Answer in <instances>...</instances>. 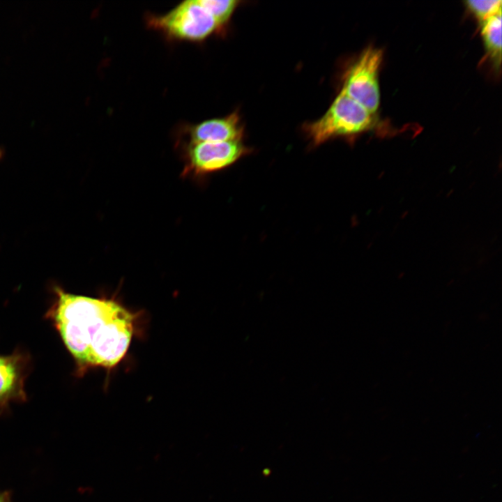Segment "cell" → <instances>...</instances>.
<instances>
[{
    "mask_svg": "<svg viewBox=\"0 0 502 502\" xmlns=\"http://www.w3.org/2000/svg\"><path fill=\"white\" fill-rule=\"evenodd\" d=\"M56 291V325L77 362L106 368L119 364L130 344L135 314L113 299Z\"/></svg>",
    "mask_w": 502,
    "mask_h": 502,
    "instance_id": "cell-1",
    "label": "cell"
},
{
    "mask_svg": "<svg viewBox=\"0 0 502 502\" xmlns=\"http://www.w3.org/2000/svg\"><path fill=\"white\" fill-rule=\"evenodd\" d=\"M375 114L341 90L328 109L319 119L303 127L314 145L332 138L360 134L372 128Z\"/></svg>",
    "mask_w": 502,
    "mask_h": 502,
    "instance_id": "cell-2",
    "label": "cell"
},
{
    "mask_svg": "<svg viewBox=\"0 0 502 502\" xmlns=\"http://www.w3.org/2000/svg\"><path fill=\"white\" fill-rule=\"evenodd\" d=\"M147 27L176 41L201 42L222 29L198 0H187L162 15L148 14Z\"/></svg>",
    "mask_w": 502,
    "mask_h": 502,
    "instance_id": "cell-3",
    "label": "cell"
},
{
    "mask_svg": "<svg viewBox=\"0 0 502 502\" xmlns=\"http://www.w3.org/2000/svg\"><path fill=\"white\" fill-rule=\"evenodd\" d=\"M383 52L367 47L349 68L344 77L342 90L372 114L380 104L379 74Z\"/></svg>",
    "mask_w": 502,
    "mask_h": 502,
    "instance_id": "cell-4",
    "label": "cell"
},
{
    "mask_svg": "<svg viewBox=\"0 0 502 502\" xmlns=\"http://www.w3.org/2000/svg\"><path fill=\"white\" fill-rule=\"evenodd\" d=\"M183 174L203 175L225 169L250 152L241 141L184 144Z\"/></svg>",
    "mask_w": 502,
    "mask_h": 502,
    "instance_id": "cell-5",
    "label": "cell"
},
{
    "mask_svg": "<svg viewBox=\"0 0 502 502\" xmlns=\"http://www.w3.org/2000/svg\"><path fill=\"white\" fill-rule=\"evenodd\" d=\"M181 133L185 137L186 144L241 141L243 127L238 113L234 112L222 118L185 126Z\"/></svg>",
    "mask_w": 502,
    "mask_h": 502,
    "instance_id": "cell-6",
    "label": "cell"
},
{
    "mask_svg": "<svg viewBox=\"0 0 502 502\" xmlns=\"http://www.w3.org/2000/svg\"><path fill=\"white\" fill-rule=\"evenodd\" d=\"M485 50L496 68L501 63V12L481 23Z\"/></svg>",
    "mask_w": 502,
    "mask_h": 502,
    "instance_id": "cell-7",
    "label": "cell"
},
{
    "mask_svg": "<svg viewBox=\"0 0 502 502\" xmlns=\"http://www.w3.org/2000/svg\"><path fill=\"white\" fill-rule=\"evenodd\" d=\"M21 386L20 368L16 358L0 356V400L17 395Z\"/></svg>",
    "mask_w": 502,
    "mask_h": 502,
    "instance_id": "cell-8",
    "label": "cell"
},
{
    "mask_svg": "<svg viewBox=\"0 0 502 502\" xmlns=\"http://www.w3.org/2000/svg\"><path fill=\"white\" fill-rule=\"evenodd\" d=\"M222 29L227 24L240 1L237 0H198Z\"/></svg>",
    "mask_w": 502,
    "mask_h": 502,
    "instance_id": "cell-9",
    "label": "cell"
},
{
    "mask_svg": "<svg viewBox=\"0 0 502 502\" xmlns=\"http://www.w3.org/2000/svg\"><path fill=\"white\" fill-rule=\"evenodd\" d=\"M465 3L469 10L478 18L480 24L501 12L502 2L500 0H470Z\"/></svg>",
    "mask_w": 502,
    "mask_h": 502,
    "instance_id": "cell-10",
    "label": "cell"
},
{
    "mask_svg": "<svg viewBox=\"0 0 502 502\" xmlns=\"http://www.w3.org/2000/svg\"><path fill=\"white\" fill-rule=\"evenodd\" d=\"M4 155V151L2 148L0 147V159Z\"/></svg>",
    "mask_w": 502,
    "mask_h": 502,
    "instance_id": "cell-11",
    "label": "cell"
},
{
    "mask_svg": "<svg viewBox=\"0 0 502 502\" xmlns=\"http://www.w3.org/2000/svg\"><path fill=\"white\" fill-rule=\"evenodd\" d=\"M0 502H3V501L1 499V498H0Z\"/></svg>",
    "mask_w": 502,
    "mask_h": 502,
    "instance_id": "cell-12",
    "label": "cell"
}]
</instances>
